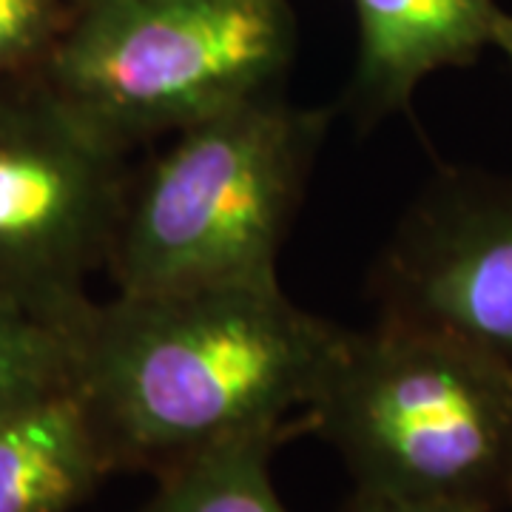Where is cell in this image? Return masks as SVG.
Instances as JSON below:
<instances>
[{
  "label": "cell",
  "instance_id": "9",
  "mask_svg": "<svg viewBox=\"0 0 512 512\" xmlns=\"http://www.w3.org/2000/svg\"><path fill=\"white\" fill-rule=\"evenodd\" d=\"M296 433H308L305 416L185 458L154 476L157 487L137 512H291L276 493L271 461Z\"/></svg>",
  "mask_w": 512,
  "mask_h": 512
},
{
  "label": "cell",
  "instance_id": "2",
  "mask_svg": "<svg viewBox=\"0 0 512 512\" xmlns=\"http://www.w3.org/2000/svg\"><path fill=\"white\" fill-rule=\"evenodd\" d=\"M302 416L362 490L512 510V367L453 330H345Z\"/></svg>",
  "mask_w": 512,
  "mask_h": 512
},
{
  "label": "cell",
  "instance_id": "4",
  "mask_svg": "<svg viewBox=\"0 0 512 512\" xmlns=\"http://www.w3.org/2000/svg\"><path fill=\"white\" fill-rule=\"evenodd\" d=\"M293 55L288 0H77L37 77L128 151L282 92Z\"/></svg>",
  "mask_w": 512,
  "mask_h": 512
},
{
  "label": "cell",
  "instance_id": "10",
  "mask_svg": "<svg viewBox=\"0 0 512 512\" xmlns=\"http://www.w3.org/2000/svg\"><path fill=\"white\" fill-rule=\"evenodd\" d=\"M69 387V330L0 305V421Z\"/></svg>",
  "mask_w": 512,
  "mask_h": 512
},
{
  "label": "cell",
  "instance_id": "1",
  "mask_svg": "<svg viewBox=\"0 0 512 512\" xmlns=\"http://www.w3.org/2000/svg\"><path fill=\"white\" fill-rule=\"evenodd\" d=\"M66 330L72 390L111 470L157 476L302 419L348 328L265 282L117 293Z\"/></svg>",
  "mask_w": 512,
  "mask_h": 512
},
{
  "label": "cell",
  "instance_id": "3",
  "mask_svg": "<svg viewBox=\"0 0 512 512\" xmlns=\"http://www.w3.org/2000/svg\"><path fill=\"white\" fill-rule=\"evenodd\" d=\"M328 123L276 92L185 128L128 171L106 265L117 293L279 282Z\"/></svg>",
  "mask_w": 512,
  "mask_h": 512
},
{
  "label": "cell",
  "instance_id": "8",
  "mask_svg": "<svg viewBox=\"0 0 512 512\" xmlns=\"http://www.w3.org/2000/svg\"><path fill=\"white\" fill-rule=\"evenodd\" d=\"M109 473L103 441L72 387L0 421V512H72Z\"/></svg>",
  "mask_w": 512,
  "mask_h": 512
},
{
  "label": "cell",
  "instance_id": "13",
  "mask_svg": "<svg viewBox=\"0 0 512 512\" xmlns=\"http://www.w3.org/2000/svg\"><path fill=\"white\" fill-rule=\"evenodd\" d=\"M493 46L501 52V55L510 60L512 66V15L501 12L498 20H495V32H493Z\"/></svg>",
  "mask_w": 512,
  "mask_h": 512
},
{
  "label": "cell",
  "instance_id": "7",
  "mask_svg": "<svg viewBox=\"0 0 512 512\" xmlns=\"http://www.w3.org/2000/svg\"><path fill=\"white\" fill-rule=\"evenodd\" d=\"M356 15V69L350 109L382 120L410 106L430 74L476 63L493 46L495 0H350Z\"/></svg>",
  "mask_w": 512,
  "mask_h": 512
},
{
  "label": "cell",
  "instance_id": "6",
  "mask_svg": "<svg viewBox=\"0 0 512 512\" xmlns=\"http://www.w3.org/2000/svg\"><path fill=\"white\" fill-rule=\"evenodd\" d=\"M382 313L439 325L512 367V183L447 171L410 208L379 271Z\"/></svg>",
  "mask_w": 512,
  "mask_h": 512
},
{
  "label": "cell",
  "instance_id": "12",
  "mask_svg": "<svg viewBox=\"0 0 512 512\" xmlns=\"http://www.w3.org/2000/svg\"><path fill=\"white\" fill-rule=\"evenodd\" d=\"M342 512H490L476 504L461 501H441V498H407V495L379 493V490H362L353 487Z\"/></svg>",
  "mask_w": 512,
  "mask_h": 512
},
{
  "label": "cell",
  "instance_id": "5",
  "mask_svg": "<svg viewBox=\"0 0 512 512\" xmlns=\"http://www.w3.org/2000/svg\"><path fill=\"white\" fill-rule=\"evenodd\" d=\"M126 151L35 74L0 86V305L69 328L92 305L126 197Z\"/></svg>",
  "mask_w": 512,
  "mask_h": 512
},
{
  "label": "cell",
  "instance_id": "11",
  "mask_svg": "<svg viewBox=\"0 0 512 512\" xmlns=\"http://www.w3.org/2000/svg\"><path fill=\"white\" fill-rule=\"evenodd\" d=\"M69 15L60 0H0V86L37 74Z\"/></svg>",
  "mask_w": 512,
  "mask_h": 512
}]
</instances>
